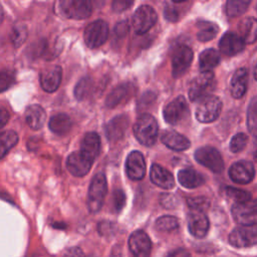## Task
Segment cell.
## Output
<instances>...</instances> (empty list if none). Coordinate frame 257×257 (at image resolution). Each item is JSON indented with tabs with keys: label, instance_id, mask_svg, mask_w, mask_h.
<instances>
[{
	"label": "cell",
	"instance_id": "9a60e30c",
	"mask_svg": "<svg viewBox=\"0 0 257 257\" xmlns=\"http://www.w3.org/2000/svg\"><path fill=\"white\" fill-rule=\"evenodd\" d=\"M125 173L131 180L140 181L146 175V162L143 154L139 151L130 153L125 161Z\"/></svg>",
	"mask_w": 257,
	"mask_h": 257
},
{
	"label": "cell",
	"instance_id": "5b68a950",
	"mask_svg": "<svg viewBox=\"0 0 257 257\" xmlns=\"http://www.w3.org/2000/svg\"><path fill=\"white\" fill-rule=\"evenodd\" d=\"M222 110V101L218 96L209 95L202 99L196 109V118L202 123L214 121Z\"/></svg>",
	"mask_w": 257,
	"mask_h": 257
},
{
	"label": "cell",
	"instance_id": "52a82bcc",
	"mask_svg": "<svg viewBox=\"0 0 257 257\" xmlns=\"http://www.w3.org/2000/svg\"><path fill=\"white\" fill-rule=\"evenodd\" d=\"M194 57L193 50L186 44L177 45L172 53V73L174 77H180L186 73Z\"/></svg>",
	"mask_w": 257,
	"mask_h": 257
},
{
	"label": "cell",
	"instance_id": "74e56055",
	"mask_svg": "<svg viewBox=\"0 0 257 257\" xmlns=\"http://www.w3.org/2000/svg\"><path fill=\"white\" fill-rule=\"evenodd\" d=\"M225 193H226V195L230 199L235 201L236 204L245 203V202H248V201L251 200V194L249 192L241 190V189H238V188L226 187Z\"/></svg>",
	"mask_w": 257,
	"mask_h": 257
},
{
	"label": "cell",
	"instance_id": "e0dca14e",
	"mask_svg": "<svg viewBox=\"0 0 257 257\" xmlns=\"http://www.w3.org/2000/svg\"><path fill=\"white\" fill-rule=\"evenodd\" d=\"M62 69L59 65H51L41 70L39 79L40 85L46 92L55 91L61 82Z\"/></svg>",
	"mask_w": 257,
	"mask_h": 257
},
{
	"label": "cell",
	"instance_id": "603a6c76",
	"mask_svg": "<svg viewBox=\"0 0 257 257\" xmlns=\"http://www.w3.org/2000/svg\"><path fill=\"white\" fill-rule=\"evenodd\" d=\"M100 151V139L94 132L86 133L80 143V153L92 162L96 159Z\"/></svg>",
	"mask_w": 257,
	"mask_h": 257
},
{
	"label": "cell",
	"instance_id": "f6af8a7d",
	"mask_svg": "<svg viewBox=\"0 0 257 257\" xmlns=\"http://www.w3.org/2000/svg\"><path fill=\"white\" fill-rule=\"evenodd\" d=\"M133 1H126V0H114L111 4L112 10L114 12H122L130 8V6L133 5Z\"/></svg>",
	"mask_w": 257,
	"mask_h": 257
},
{
	"label": "cell",
	"instance_id": "7a4b0ae2",
	"mask_svg": "<svg viewBox=\"0 0 257 257\" xmlns=\"http://www.w3.org/2000/svg\"><path fill=\"white\" fill-rule=\"evenodd\" d=\"M106 193H107L106 178L103 173H98L91 180L89 189H88L87 207L90 213H96L101 209Z\"/></svg>",
	"mask_w": 257,
	"mask_h": 257
},
{
	"label": "cell",
	"instance_id": "484cf974",
	"mask_svg": "<svg viewBox=\"0 0 257 257\" xmlns=\"http://www.w3.org/2000/svg\"><path fill=\"white\" fill-rule=\"evenodd\" d=\"M238 31L245 43H254L257 40V19L254 17L243 18L238 24Z\"/></svg>",
	"mask_w": 257,
	"mask_h": 257
},
{
	"label": "cell",
	"instance_id": "8d00e7d4",
	"mask_svg": "<svg viewBox=\"0 0 257 257\" xmlns=\"http://www.w3.org/2000/svg\"><path fill=\"white\" fill-rule=\"evenodd\" d=\"M179 227V221L174 216H162L156 221V228L160 231H173Z\"/></svg>",
	"mask_w": 257,
	"mask_h": 257
},
{
	"label": "cell",
	"instance_id": "6da1fadb",
	"mask_svg": "<svg viewBox=\"0 0 257 257\" xmlns=\"http://www.w3.org/2000/svg\"><path fill=\"white\" fill-rule=\"evenodd\" d=\"M158 133V122L156 118L149 113L141 114L134 124L135 137L144 146L152 147L155 145Z\"/></svg>",
	"mask_w": 257,
	"mask_h": 257
},
{
	"label": "cell",
	"instance_id": "f5cc1de1",
	"mask_svg": "<svg viewBox=\"0 0 257 257\" xmlns=\"http://www.w3.org/2000/svg\"><path fill=\"white\" fill-rule=\"evenodd\" d=\"M254 77H255V79L257 80V62H256V65H255V67H254Z\"/></svg>",
	"mask_w": 257,
	"mask_h": 257
},
{
	"label": "cell",
	"instance_id": "60d3db41",
	"mask_svg": "<svg viewBox=\"0 0 257 257\" xmlns=\"http://www.w3.org/2000/svg\"><path fill=\"white\" fill-rule=\"evenodd\" d=\"M15 81V73L11 69L0 70V93L7 90Z\"/></svg>",
	"mask_w": 257,
	"mask_h": 257
},
{
	"label": "cell",
	"instance_id": "8992f818",
	"mask_svg": "<svg viewBox=\"0 0 257 257\" xmlns=\"http://www.w3.org/2000/svg\"><path fill=\"white\" fill-rule=\"evenodd\" d=\"M108 37V25L104 20L98 19L86 26L83 32V39L89 48L101 46Z\"/></svg>",
	"mask_w": 257,
	"mask_h": 257
},
{
	"label": "cell",
	"instance_id": "7dc6e473",
	"mask_svg": "<svg viewBox=\"0 0 257 257\" xmlns=\"http://www.w3.org/2000/svg\"><path fill=\"white\" fill-rule=\"evenodd\" d=\"M10 118V113L6 107L0 105V130L6 125Z\"/></svg>",
	"mask_w": 257,
	"mask_h": 257
},
{
	"label": "cell",
	"instance_id": "7402d4cb",
	"mask_svg": "<svg viewBox=\"0 0 257 257\" xmlns=\"http://www.w3.org/2000/svg\"><path fill=\"white\" fill-rule=\"evenodd\" d=\"M162 143L169 149L177 152H182L190 148V141L176 131H165L161 136Z\"/></svg>",
	"mask_w": 257,
	"mask_h": 257
},
{
	"label": "cell",
	"instance_id": "d6986e66",
	"mask_svg": "<svg viewBox=\"0 0 257 257\" xmlns=\"http://www.w3.org/2000/svg\"><path fill=\"white\" fill-rule=\"evenodd\" d=\"M245 44L246 43L239 34L235 32H227L220 39L219 49L223 54L233 56L241 52L244 49Z\"/></svg>",
	"mask_w": 257,
	"mask_h": 257
},
{
	"label": "cell",
	"instance_id": "c3c4849f",
	"mask_svg": "<svg viewBox=\"0 0 257 257\" xmlns=\"http://www.w3.org/2000/svg\"><path fill=\"white\" fill-rule=\"evenodd\" d=\"M63 257H85V256L79 247H71L68 250H66Z\"/></svg>",
	"mask_w": 257,
	"mask_h": 257
},
{
	"label": "cell",
	"instance_id": "1f68e13d",
	"mask_svg": "<svg viewBox=\"0 0 257 257\" xmlns=\"http://www.w3.org/2000/svg\"><path fill=\"white\" fill-rule=\"evenodd\" d=\"M128 92V84L122 83L114 87L105 98V105L109 108L116 106L126 95Z\"/></svg>",
	"mask_w": 257,
	"mask_h": 257
},
{
	"label": "cell",
	"instance_id": "2e32d148",
	"mask_svg": "<svg viewBox=\"0 0 257 257\" xmlns=\"http://www.w3.org/2000/svg\"><path fill=\"white\" fill-rule=\"evenodd\" d=\"M92 163L93 162L91 160L80 152H73L66 160V168L71 175L80 178L90 171Z\"/></svg>",
	"mask_w": 257,
	"mask_h": 257
},
{
	"label": "cell",
	"instance_id": "5bb4252c",
	"mask_svg": "<svg viewBox=\"0 0 257 257\" xmlns=\"http://www.w3.org/2000/svg\"><path fill=\"white\" fill-rule=\"evenodd\" d=\"M228 174L234 183L248 184L255 177V168L249 161H238L230 167Z\"/></svg>",
	"mask_w": 257,
	"mask_h": 257
},
{
	"label": "cell",
	"instance_id": "816d5d0a",
	"mask_svg": "<svg viewBox=\"0 0 257 257\" xmlns=\"http://www.w3.org/2000/svg\"><path fill=\"white\" fill-rule=\"evenodd\" d=\"M3 18H4V13H3V9H2V7L0 5V24L3 21Z\"/></svg>",
	"mask_w": 257,
	"mask_h": 257
},
{
	"label": "cell",
	"instance_id": "f907efd6",
	"mask_svg": "<svg viewBox=\"0 0 257 257\" xmlns=\"http://www.w3.org/2000/svg\"><path fill=\"white\" fill-rule=\"evenodd\" d=\"M166 257H192V256L185 249H176L171 251Z\"/></svg>",
	"mask_w": 257,
	"mask_h": 257
},
{
	"label": "cell",
	"instance_id": "4316f807",
	"mask_svg": "<svg viewBox=\"0 0 257 257\" xmlns=\"http://www.w3.org/2000/svg\"><path fill=\"white\" fill-rule=\"evenodd\" d=\"M178 181L183 187L194 189L202 186L205 183V178L194 169H184L178 173Z\"/></svg>",
	"mask_w": 257,
	"mask_h": 257
},
{
	"label": "cell",
	"instance_id": "ffe728a7",
	"mask_svg": "<svg viewBox=\"0 0 257 257\" xmlns=\"http://www.w3.org/2000/svg\"><path fill=\"white\" fill-rule=\"evenodd\" d=\"M128 126V117L125 114L114 116L105 125V136L110 142L121 140Z\"/></svg>",
	"mask_w": 257,
	"mask_h": 257
},
{
	"label": "cell",
	"instance_id": "ac0fdd59",
	"mask_svg": "<svg viewBox=\"0 0 257 257\" xmlns=\"http://www.w3.org/2000/svg\"><path fill=\"white\" fill-rule=\"evenodd\" d=\"M209 220L204 212L191 211L188 215V228L190 233L196 238H203L209 230Z\"/></svg>",
	"mask_w": 257,
	"mask_h": 257
},
{
	"label": "cell",
	"instance_id": "ab89813d",
	"mask_svg": "<svg viewBox=\"0 0 257 257\" xmlns=\"http://www.w3.org/2000/svg\"><path fill=\"white\" fill-rule=\"evenodd\" d=\"M187 204L192 209V211L204 212L210 207V200L203 196L191 197L187 199Z\"/></svg>",
	"mask_w": 257,
	"mask_h": 257
},
{
	"label": "cell",
	"instance_id": "d6a6232c",
	"mask_svg": "<svg viewBox=\"0 0 257 257\" xmlns=\"http://www.w3.org/2000/svg\"><path fill=\"white\" fill-rule=\"evenodd\" d=\"M247 127L252 136L257 137V95L251 98L248 105Z\"/></svg>",
	"mask_w": 257,
	"mask_h": 257
},
{
	"label": "cell",
	"instance_id": "f35d334b",
	"mask_svg": "<svg viewBox=\"0 0 257 257\" xmlns=\"http://www.w3.org/2000/svg\"><path fill=\"white\" fill-rule=\"evenodd\" d=\"M247 143H248V137L247 135L243 134V133H239V134H236L232 139H231V142H230V145H229V149L232 153H240L242 152L246 146H247Z\"/></svg>",
	"mask_w": 257,
	"mask_h": 257
},
{
	"label": "cell",
	"instance_id": "cb8c5ba5",
	"mask_svg": "<svg viewBox=\"0 0 257 257\" xmlns=\"http://www.w3.org/2000/svg\"><path fill=\"white\" fill-rule=\"evenodd\" d=\"M248 84V72L246 68L237 69L230 80V92L234 98H241L246 90Z\"/></svg>",
	"mask_w": 257,
	"mask_h": 257
},
{
	"label": "cell",
	"instance_id": "7bdbcfd3",
	"mask_svg": "<svg viewBox=\"0 0 257 257\" xmlns=\"http://www.w3.org/2000/svg\"><path fill=\"white\" fill-rule=\"evenodd\" d=\"M164 15H165V18L171 22H175L178 20L179 18V13H178V10L175 6H173V4H168L166 7H165V10H164Z\"/></svg>",
	"mask_w": 257,
	"mask_h": 257
},
{
	"label": "cell",
	"instance_id": "11a10c76",
	"mask_svg": "<svg viewBox=\"0 0 257 257\" xmlns=\"http://www.w3.org/2000/svg\"><path fill=\"white\" fill-rule=\"evenodd\" d=\"M256 10H257V5H256Z\"/></svg>",
	"mask_w": 257,
	"mask_h": 257
},
{
	"label": "cell",
	"instance_id": "b9f144b4",
	"mask_svg": "<svg viewBox=\"0 0 257 257\" xmlns=\"http://www.w3.org/2000/svg\"><path fill=\"white\" fill-rule=\"evenodd\" d=\"M112 203H113V209L116 213L120 212L125 204V195L122 190L117 189L113 192L112 195Z\"/></svg>",
	"mask_w": 257,
	"mask_h": 257
},
{
	"label": "cell",
	"instance_id": "4dcf8cb0",
	"mask_svg": "<svg viewBox=\"0 0 257 257\" xmlns=\"http://www.w3.org/2000/svg\"><path fill=\"white\" fill-rule=\"evenodd\" d=\"M18 143V135L14 131L0 133V160Z\"/></svg>",
	"mask_w": 257,
	"mask_h": 257
},
{
	"label": "cell",
	"instance_id": "db71d44e",
	"mask_svg": "<svg viewBox=\"0 0 257 257\" xmlns=\"http://www.w3.org/2000/svg\"><path fill=\"white\" fill-rule=\"evenodd\" d=\"M254 156H255V158H257V151L255 152V154H254Z\"/></svg>",
	"mask_w": 257,
	"mask_h": 257
},
{
	"label": "cell",
	"instance_id": "8fae6325",
	"mask_svg": "<svg viewBox=\"0 0 257 257\" xmlns=\"http://www.w3.org/2000/svg\"><path fill=\"white\" fill-rule=\"evenodd\" d=\"M229 242L237 248L250 247L257 244V224L250 226H239L229 235Z\"/></svg>",
	"mask_w": 257,
	"mask_h": 257
},
{
	"label": "cell",
	"instance_id": "f546056e",
	"mask_svg": "<svg viewBox=\"0 0 257 257\" xmlns=\"http://www.w3.org/2000/svg\"><path fill=\"white\" fill-rule=\"evenodd\" d=\"M197 38L199 41L207 42L216 37L219 31V27L214 22L199 21L197 22Z\"/></svg>",
	"mask_w": 257,
	"mask_h": 257
},
{
	"label": "cell",
	"instance_id": "bcb514c9",
	"mask_svg": "<svg viewBox=\"0 0 257 257\" xmlns=\"http://www.w3.org/2000/svg\"><path fill=\"white\" fill-rule=\"evenodd\" d=\"M128 31V24L127 21H119L115 27H114V34L118 37V38H122L126 35Z\"/></svg>",
	"mask_w": 257,
	"mask_h": 257
},
{
	"label": "cell",
	"instance_id": "f1b7e54d",
	"mask_svg": "<svg viewBox=\"0 0 257 257\" xmlns=\"http://www.w3.org/2000/svg\"><path fill=\"white\" fill-rule=\"evenodd\" d=\"M220 62V54L216 49H205L199 57V68L201 72H208L215 68Z\"/></svg>",
	"mask_w": 257,
	"mask_h": 257
},
{
	"label": "cell",
	"instance_id": "e575fe53",
	"mask_svg": "<svg viewBox=\"0 0 257 257\" xmlns=\"http://www.w3.org/2000/svg\"><path fill=\"white\" fill-rule=\"evenodd\" d=\"M250 5V1L229 0L226 3V13L229 17H238L244 14Z\"/></svg>",
	"mask_w": 257,
	"mask_h": 257
},
{
	"label": "cell",
	"instance_id": "681fc988",
	"mask_svg": "<svg viewBox=\"0 0 257 257\" xmlns=\"http://www.w3.org/2000/svg\"><path fill=\"white\" fill-rule=\"evenodd\" d=\"M112 227H113V224H112V223L104 221V222L99 223V225H98V231H99L100 234L106 235V234L109 233V231L112 229Z\"/></svg>",
	"mask_w": 257,
	"mask_h": 257
},
{
	"label": "cell",
	"instance_id": "30bf717a",
	"mask_svg": "<svg viewBox=\"0 0 257 257\" xmlns=\"http://www.w3.org/2000/svg\"><path fill=\"white\" fill-rule=\"evenodd\" d=\"M59 4L61 12L70 19H84L92 12V5L88 0H62Z\"/></svg>",
	"mask_w": 257,
	"mask_h": 257
},
{
	"label": "cell",
	"instance_id": "9c48e42d",
	"mask_svg": "<svg viewBox=\"0 0 257 257\" xmlns=\"http://www.w3.org/2000/svg\"><path fill=\"white\" fill-rule=\"evenodd\" d=\"M232 216L241 226H250L257 224V200H250L245 203L234 204L232 207Z\"/></svg>",
	"mask_w": 257,
	"mask_h": 257
},
{
	"label": "cell",
	"instance_id": "277c9868",
	"mask_svg": "<svg viewBox=\"0 0 257 257\" xmlns=\"http://www.w3.org/2000/svg\"><path fill=\"white\" fill-rule=\"evenodd\" d=\"M157 20L158 15L155 9L150 5H142L133 15L132 26L137 34L142 35L147 33L156 24Z\"/></svg>",
	"mask_w": 257,
	"mask_h": 257
},
{
	"label": "cell",
	"instance_id": "3957f363",
	"mask_svg": "<svg viewBox=\"0 0 257 257\" xmlns=\"http://www.w3.org/2000/svg\"><path fill=\"white\" fill-rule=\"evenodd\" d=\"M216 80L212 71L201 72L190 83L189 86V98L192 101L202 100L209 96L215 89Z\"/></svg>",
	"mask_w": 257,
	"mask_h": 257
},
{
	"label": "cell",
	"instance_id": "83f0119b",
	"mask_svg": "<svg viewBox=\"0 0 257 257\" xmlns=\"http://www.w3.org/2000/svg\"><path fill=\"white\" fill-rule=\"evenodd\" d=\"M48 125L50 131L55 135L64 136L70 131L72 126V120L66 113L60 112L50 117Z\"/></svg>",
	"mask_w": 257,
	"mask_h": 257
},
{
	"label": "cell",
	"instance_id": "ee69618b",
	"mask_svg": "<svg viewBox=\"0 0 257 257\" xmlns=\"http://www.w3.org/2000/svg\"><path fill=\"white\" fill-rule=\"evenodd\" d=\"M177 199L172 194H163L161 196V204L168 209H173L177 206Z\"/></svg>",
	"mask_w": 257,
	"mask_h": 257
},
{
	"label": "cell",
	"instance_id": "44dd1931",
	"mask_svg": "<svg viewBox=\"0 0 257 257\" xmlns=\"http://www.w3.org/2000/svg\"><path fill=\"white\" fill-rule=\"evenodd\" d=\"M150 177H151V181L156 186L162 189L170 190L175 187V179L172 173L158 164L152 165Z\"/></svg>",
	"mask_w": 257,
	"mask_h": 257
},
{
	"label": "cell",
	"instance_id": "ba28073f",
	"mask_svg": "<svg viewBox=\"0 0 257 257\" xmlns=\"http://www.w3.org/2000/svg\"><path fill=\"white\" fill-rule=\"evenodd\" d=\"M195 160L214 173H221L224 169V161L221 154L210 146L199 148L195 152Z\"/></svg>",
	"mask_w": 257,
	"mask_h": 257
},
{
	"label": "cell",
	"instance_id": "d4e9b609",
	"mask_svg": "<svg viewBox=\"0 0 257 257\" xmlns=\"http://www.w3.org/2000/svg\"><path fill=\"white\" fill-rule=\"evenodd\" d=\"M46 113L39 104H31L26 108L25 120L32 130H40L45 121Z\"/></svg>",
	"mask_w": 257,
	"mask_h": 257
},
{
	"label": "cell",
	"instance_id": "4fadbf2b",
	"mask_svg": "<svg viewBox=\"0 0 257 257\" xmlns=\"http://www.w3.org/2000/svg\"><path fill=\"white\" fill-rule=\"evenodd\" d=\"M128 248L134 257H149L152 249V242L146 232L137 230L128 238Z\"/></svg>",
	"mask_w": 257,
	"mask_h": 257
},
{
	"label": "cell",
	"instance_id": "7c38bea8",
	"mask_svg": "<svg viewBox=\"0 0 257 257\" xmlns=\"http://www.w3.org/2000/svg\"><path fill=\"white\" fill-rule=\"evenodd\" d=\"M189 114V106L184 96L180 95L170 101L163 110L165 120L170 124L181 122Z\"/></svg>",
	"mask_w": 257,
	"mask_h": 257
},
{
	"label": "cell",
	"instance_id": "836d02e7",
	"mask_svg": "<svg viewBox=\"0 0 257 257\" xmlns=\"http://www.w3.org/2000/svg\"><path fill=\"white\" fill-rule=\"evenodd\" d=\"M93 88V80L89 76L82 77L74 88V96L78 100H82L87 97Z\"/></svg>",
	"mask_w": 257,
	"mask_h": 257
},
{
	"label": "cell",
	"instance_id": "d590c367",
	"mask_svg": "<svg viewBox=\"0 0 257 257\" xmlns=\"http://www.w3.org/2000/svg\"><path fill=\"white\" fill-rule=\"evenodd\" d=\"M28 32H27V28L25 25L23 24H18L15 25L11 31V42L14 45V47H19L21 46L26 38H27Z\"/></svg>",
	"mask_w": 257,
	"mask_h": 257
}]
</instances>
